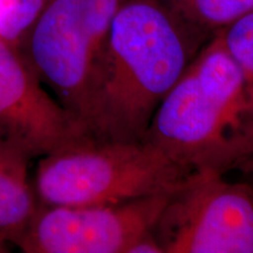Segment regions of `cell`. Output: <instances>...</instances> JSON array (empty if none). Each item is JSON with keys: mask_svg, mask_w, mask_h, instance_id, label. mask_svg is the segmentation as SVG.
Masks as SVG:
<instances>
[{"mask_svg": "<svg viewBox=\"0 0 253 253\" xmlns=\"http://www.w3.org/2000/svg\"><path fill=\"white\" fill-rule=\"evenodd\" d=\"M208 38L162 0H125L110 25L86 134L143 140L160 104Z\"/></svg>", "mask_w": 253, "mask_h": 253, "instance_id": "1", "label": "cell"}, {"mask_svg": "<svg viewBox=\"0 0 253 253\" xmlns=\"http://www.w3.org/2000/svg\"><path fill=\"white\" fill-rule=\"evenodd\" d=\"M248 89L218 32L160 104L143 140L190 173L223 175L248 148Z\"/></svg>", "mask_w": 253, "mask_h": 253, "instance_id": "2", "label": "cell"}, {"mask_svg": "<svg viewBox=\"0 0 253 253\" xmlns=\"http://www.w3.org/2000/svg\"><path fill=\"white\" fill-rule=\"evenodd\" d=\"M191 175L145 140L82 134L40 158L33 186L43 205L116 204L171 194Z\"/></svg>", "mask_w": 253, "mask_h": 253, "instance_id": "3", "label": "cell"}, {"mask_svg": "<svg viewBox=\"0 0 253 253\" xmlns=\"http://www.w3.org/2000/svg\"><path fill=\"white\" fill-rule=\"evenodd\" d=\"M125 0H48L21 52L86 134L110 25Z\"/></svg>", "mask_w": 253, "mask_h": 253, "instance_id": "4", "label": "cell"}, {"mask_svg": "<svg viewBox=\"0 0 253 253\" xmlns=\"http://www.w3.org/2000/svg\"><path fill=\"white\" fill-rule=\"evenodd\" d=\"M217 173H192L169 195L153 233L164 253H253V202Z\"/></svg>", "mask_w": 253, "mask_h": 253, "instance_id": "5", "label": "cell"}, {"mask_svg": "<svg viewBox=\"0 0 253 253\" xmlns=\"http://www.w3.org/2000/svg\"><path fill=\"white\" fill-rule=\"evenodd\" d=\"M169 195L79 207L39 203L15 246L24 253H128L154 230Z\"/></svg>", "mask_w": 253, "mask_h": 253, "instance_id": "6", "label": "cell"}, {"mask_svg": "<svg viewBox=\"0 0 253 253\" xmlns=\"http://www.w3.org/2000/svg\"><path fill=\"white\" fill-rule=\"evenodd\" d=\"M42 84L24 53L0 39V135L30 160L82 135Z\"/></svg>", "mask_w": 253, "mask_h": 253, "instance_id": "7", "label": "cell"}, {"mask_svg": "<svg viewBox=\"0 0 253 253\" xmlns=\"http://www.w3.org/2000/svg\"><path fill=\"white\" fill-rule=\"evenodd\" d=\"M30 161L0 135V239L14 245L39 205L28 177Z\"/></svg>", "mask_w": 253, "mask_h": 253, "instance_id": "8", "label": "cell"}, {"mask_svg": "<svg viewBox=\"0 0 253 253\" xmlns=\"http://www.w3.org/2000/svg\"><path fill=\"white\" fill-rule=\"evenodd\" d=\"M186 23L210 34L253 9V0H162Z\"/></svg>", "mask_w": 253, "mask_h": 253, "instance_id": "9", "label": "cell"}, {"mask_svg": "<svg viewBox=\"0 0 253 253\" xmlns=\"http://www.w3.org/2000/svg\"><path fill=\"white\" fill-rule=\"evenodd\" d=\"M48 0H0V39L21 52Z\"/></svg>", "mask_w": 253, "mask_h": 253, "instance_id": "10", "label": "cell"}, {"mask_svg": "<svg viewBox=\"0 0 253 253\" xmlns=\"http://www.w3.org/2000/svg\"><path fill=\"white\" fill-rule=\"evenodd\" d=\"M219 31L224 45L238 63L246 84H253V9Z\"/></svg>", "mask_w": 253, "mask_h": 253, "instance_id": "11", "label": "cell"}, {"mask_svg": "<svg viewBox=\"0 0 253 253\" xmlns=\"http://www.w3.org/2000/svg\"><path fill=\"white\" fill-rule=\"evenodd\" d=\"M128 253H164V251L151 231L136 240L129 248Z\"/></svg>", "mask_w": 253, "mask_h": 253, "instance_id": "12", "label": "cell"}, {"mask_svg": "<svg viewBox=\"0 0 253 253\" xmlns=\"http://www.w3.org/2000/svg\"><path fill=\"white\" fill-rule=\"evenodd\" d=\"M5 252H8L7 243L0 239V253H5Z\"/></svg>", "mask_w": 253, "mask_h": 253, "instance_id": "13", "label": "cell"}]
</instances>
